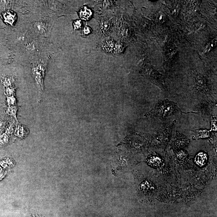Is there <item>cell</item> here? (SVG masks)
Instances as JSON below:
<instances>
[{
    "mask_svg": "<svg viewBox=\"0 0 217 217\" xmlns=\"http://www.w3.org/2000/svg\"><path fill=\"white\" fill-rule=\"evenodd\" d=\"M191 131L194 132L197 135L198 137H199V138L208 137L210 135V131L207 129H195V130H191Z\"/></svg>",
    "mask_w": 217,
    "mask_h": 217,
    "instance_id": "obj_7",
    "label": "cell"
},
{
    "mask_svg": "<svg viewBox=\"0 0 217 217\" xmlns=\"http://www.w3.org/2000/svg\"><path fill=\"white\" fill-rule=\"evenodd\" d=\"M90 32V28L87 26H85L82 30V34L83 35H88Z\"/></svg>",
    "mask_w": 217,
    "mask_h": 217,
    "instance_id": "obj_17",
    "label": "cell"
},
{
    "mask_svg": "<svg viewBox=\"0 0 217 217\" xmlns=\"http://www.w3.org/2000/svg\"><path fill=\"white\" fill-rule=\"evenodd\" d=\"M25 48L29 51H33L36 50V46L33 42H28L26 43Z\"/></svg>",
    "mask_w": 217,
    "mask_h": 217,
    "instance_id": "obj_12",
    "label": "cell"
},
{
    "mask_svg": "<svg viewBox=\"0 0 217 217\" xmlns=\"http://www.w3.org/2000/svg\"><path fill=\"white\" fill-rule=\"evenodd\" d=\"M148 162L151 165L156 166L160 165L162 162V161L159 157L154 156L151 157L149 159Z\"/></svg>",
    "mask_w": 217,
    "mask_h": 217,
    "instance_id": "obj_8",
    "label": "cell"
},
{
    "mask_svg": "<svg viewBox=\"0 0 217 217\" xmlns=\"http://www.w3.org/2000/svg\"><path fill=\"white\" fill-rule=\"evenodd\" d=\"M208 157L206 154L200 152L197 154L195 158V162L199 166H202L204 165L207 162Z\"/></svg>",
    "mask_w": 217,
    "mask_h": 217,
    "instance_id": "obj_5",
    "label": "cell"
},
{
    "mask_svg": "<svg viewBox=\"0 0 217 217\" xmlns=\"http://www.w3.org/2000/svg\"><path fill=\"white\" fill-rule=\"evenodd\" d=\"M46 69V63L41 60L34 63L32 68V74L40 94L44 91V79Z\"/></svg>",
    "mask_w": 217,
    "mask_h": 217,
    "instance_id": "obj_2",
    "label": "cell"
},
{
    "mask_svg": "<svg viewBox=\"0 0 217 217\" xmlns=\"http://www.w3.org/2000/svg\"><path fill=\"white\" fill-rule=\"evenodd\" d=\"M15 14L12 13L11 12H7L5 13L4 15V18L6 22H8L10 24H13L15 20Z\"/></svg>",
    "mask_w": 217,
    "mask_h": 217,
    "instance_id": "obj_9",
    "label": "cell"
},
{
    "mask_svg": "<svg viewBox=\"0 0 217 217\" xmlns=\"http://www.w3.org/2000/svg\"><path fill=\"white\" fill-rule=\"evenodd\" d=\"M5 94L8 96H14L15 88L12 87H9L7 88L5 91Z\"/></svg>",
    "mask_w": 217,
    "mask_h": 217,
    "instance_id": "obj_14",
    "label": "cell"
},
{
    "mask_svg": "<svg viewBox=\"0 0 217 217\" xmlns=\"http://www.w3.org/2000/svg\"><path fill=\"white\" fill-rule=\"evenodd\" d=\"M92 12L90 9L86 7H84L80 10L79 16L82 20H88L91 18Z\"/></svg>",
    "mask_w": 217,
    "mask_h": 217,
    "instance_id": "obj_6",
    "label": "cell"
},
{
    "mask_svg": "<svg viewBox=\"0 0 217 217\" xmlns=\"http://www.w3.org/2000/svg\"><path fill=\"white\" fill-rule=\"evenodd\" d=\"M73 26L74 29H78L81 28L82 26V22L80 20H77L74 21L73 22Z\"/></svg>",
    "mask_w": 217,
    "mask_h": 217,
    "instance_id": "obj_16",
    "label": "cell"
},
{
    "mask_svg": "<svg viewBox=\"0 0 217 217\" xmlns=\"http://www.w3.org/2000/svg\"><path fill=\"white\" fill-rule=\"evenodd\" d=\"M7 101L8 105L9 106H15L16 104V99L14 96H8Z\"/></svg>",
    "mask_w": 217,
    "mask_h": 217,
    "instance_id": "obj_13",
    "label": "cell"
},
{
    "mask_svg": "<svg viewBox=\"0 0 217 217\" xmlns=\"http://www.w3.org/2000/svg\"><path fill=\"white\" fill-rule=\"evenodd\" d=\"M189 140L183 135L177 131L174 141L175 144L177 146H183L188 143Z\"/></svg>",
    "mask_w": 217,
    "mask_h": 217,
    "instance_id": "obj_3",
    "label": "cell"
},
{
    "mask_svg": "<svg viewBox=\"0 0 217 217\" xmlns=\"http://www.w3.org/2000/svg\"><path fill=\"white\" fill-rule=\"evenodd\" d=\"M30 217H38V216H31Z\"/></svg>",
    "mask_w": 217,
    "mask_h": 217,
    "instance_id": "obj_19",
    "label": "cell"
},
{
    "mask_svg": "<svg viewBox=\"0 0 217 217\" xmlns=\"http://www.w3.org/2000/svg\"><path fill=\"white\" fill-rule=\"evenodd\" d=\"M34 26L35 30L39 34L44 35L47 33L48 26L45 22L42 21L36 22Z\"/></svg>",
    "mask_w": 217,
    "mask_h": 217,
    "instance_id": "obj_4",
    "label": "cell"
},
{
    "mask_svg": "<svg viewBox=\"0 0 217 217\" xmlns=\"http://www.w3.org/2000/svg\"><path fill=\"white\" fill-rule=\"evenodd\" d=\"M17 111H18V108L16 106H9L7 111V113L8 115L13 117L17 120L16 114H17Z\"/></svg>",
    "mask_w": 217,
    "mask_h": 217,
    "instance_id": "obj_11",
    "label": "cell"
},
{
    "mask_svg": "<svg viewBox=\"0 0 217 217\" xmlns=\"http://www.w3.org/2000/svg\"><path fill=\"white\" fill-rule=\"evenodd\" d=\"M180 112L181 111L177 103L168 99H164L159 100L148 115L152 117L164 119Z\"/></svg>",
    "mask_w": 217,
    "mask_h": 217,
    "instance_id": "obj_1",
    "label": "cell"
},
{
    "mask_svg": "<svg viewBox=\"0 0 217 217\" xmlns=\"http://www.w3.org/2000/svg\"><path fill=\"white\" fill-rule=\"evenodd\" d=\"M8 137L7 135L4 134L0 136V142L2 144H5L8 142Z\"/></svg>",
    "mask_w": 217,
    "mask_h": 217,
    "instance_id": "obj_15",
    "label": "cell"
},
{
    "mask_svg": "<svg viewBox=\"0 0 217 217\" xmlns=\"http://www.w3.org/2000/svg\"><path fill=\"white\" fill-rule=\"evenodd\" d=\"M15 131L16 133V134L18 136L21 137L25 136V135L26 134L25 133H27V131L26 129L24 128V127L22 126L21 125H19L16 129Z\"/></svg>",
    "mask_w": 217,
    "mask_h": 217,
    "instance_id": "obj_10",
    "label": "cell"
},
{
    "mask_svg": "<svg viewBox=\"0 0 217 217\" xmlns=\"http://www.w3.org/2000/svg\"><path fill=\"white\" fill-rule=\"evenodd\" d=\"M106 44L105 48L107 50H110L113 47V44L112 42H108V43H106Z\"/></svg>",
    "mask_w": 217,
    "mask_h": 217,
    "instance_id": "obj_18",
    "label": "cell"
}]
</instances>
